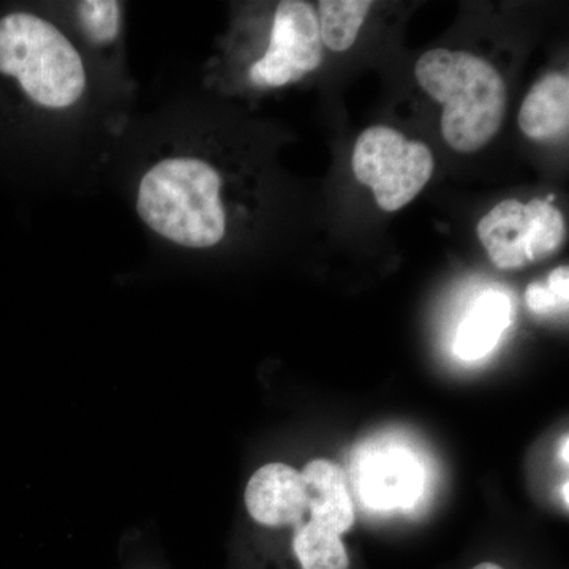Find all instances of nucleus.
I'll use <instances>...</instances> for the list:
<instances>
[{
  "label": "nucleus",
  "instance_id": "1",
  "mask_svg": "<svg viewBox=\"0 0 569 569\" xmlns=\"http://www.w3.org/2000/svg\"><path fill=\"white\" fill-rule=\"evenodd\" d=\"M223 178L208 160L170 156L141 176L137 212L141 222L171 244L209 249L220 244L228 228Z\"/></svg>",
  "mask_w": 569,
  "mask_h": 569
},
{
  "label": "nucleus",
  "instance_id": "2",
  "mask_svg": "<svg viewBox=\"0 0 569 569\" xmlns=\"http://www.w3.org/2000/svg\"><path fill=\"white\" fill-rule=\"evenodd\" d=\"M415 77L443 104L441 133L449 148L470 153L488 146L503 123L507 84L500 71L481 56L437 48L425 52Z\"/></svg>",
  "mask_w": 569,
  "mask_h": 569
},
{
  "label": "nucleus",
  "instance_id": "3",
  "mask_svg": "<svg viewBox=\"0 0 569 569\" xmlns=\"http://www.w3.org/2000/svg\"><path fill=\"white\" fill-rule=\"evenodd\" d=\"M0 73L47 110L74 107L88 88L84 62L66 33L26 11L0 18Z\"/></svg>",
  "mask_w": 569,
  "mask_h": 569
},
{
  "label": "nucleus",
  "instance_id": "4",
  "mask_svg": "<svg viewBox=\"0 0 569 569\" xmlns=\"http://www.w3.org/2000/svg\"><path fill=\"white\" fill-rule=\"evenodd\" d=\"M353 173L369 187L383 211L396 212L421 193L436 170L425 142L410 141L391 127L373 126L356 140Z\"/></svg>",
  "mask_w": 569,
  "mask_h": 569
},
{
  "label": "nucleus",
  "instance_id": "5",
  "mask_svg": "<svg viewBox=\"0 0 569 569\" xmlns=\"http://www.w3.org/2000/svg\"><path fill=\"white\" fill-rule=\"evenodd\" d=\"M477 234L497 268L520 269L559 252L567 224L550 200L523 204L509 198L479 220Z\"/></svg>",
  "mask_w": 569,
  "mask_h": 569
},
{
  "label": "nucleus",
  "instance_id": "6",
  "mask_svg": "<svg viewBox=\"0 0 569 569\" xmlns=\"http://www.w3.org/2000/svg\"><path fill=\"white\" fill-rule=\"evenodd\" d=\"M323 41L317 10L302 0L277 3L268 50L249 69V80L261 89L298 82L323 62Z\"/></svg>",
  "mask_w": 569,
  "mask_h": 569
},
{
  "label": "nucleus",
  "instance_id": "7",
  "mask_svg": "<svg viewBox=\"0 0 569 569\" xmlns=\"http://www.w3.org/2000/svg\"><path fill=\"white\" fill-rule=\"evenodd\" d=\"M244 505L261 529H291L306 516L301 471L283 462L264 463L247 482Z\"/></svg>",
  "mask_w": 569,
  "mask_h": 569
},
{
  "label": "nucleus",
  "instance_id": "8",
  "mask_svg": "<svg viewBox=\"0 0 569 569\" xmlns=\"http://www.w3.org/2000/svg\"><path fill=\"white\" fill-rule=\"evenodd\" d=\"M309 520L342 537L355 523V507L346 471L328 459L310 460L301 470Z\"/></svg>",
  "mask_w": 569,
  "mask_h": 569
},
{
  "label": "nucleus",
  "instance_id": "9",
  "mask_svg": "<svg viewBox=\"0 0 569 569\" xmlns=\"http://www.w3.org/2000/svg\"><path fill=\"white\" fill-rule=\"evenodd\" d=\"M519 127L527 138L535 141L557 140L568 133L567 73L550 71L531 86L519 111Z\"/></svg>",
  "mask_w": 569,
  "mask_h": 569
},
{
  "label": "nucleus",
  "instance_id": "10",
  "mask_svg": "<svg viewBox=\"0 0 569 569\" xmlns=\"http://www.w3.org/2000/svg\"><path fill=\"white\" fill-rule=\"evenodd\" d=\"M512 321V302L498 290L485 291L459 326L455 351L466 361L489 355Z\"/></svg>",
  "mask_w": 569,
  "mask_h": 569
},
{
  "label": "nucleus",
  "instance_id": "11",
  "mask_svg": "<svg viewBox=\"0 0 569 569\" xmlns=\"http://www.w3.org/2000/svg\"><path fill=\"white\" fill-rule=\"evenodd\" d=\"M290 552L298 569H351L342 537L313 520L291 527Z\"/></svg>",
  "mask_w": 569,
  "mask_h": 569
},
{
  "label": "nucleus",
  "instance_id": "12",
  "mask_svg": "<svg viewBox=\"0 0 569 569\" xmlns=\"http://www.w3.org/2000/svg\"><path fill=\"white\" fill-rule=\"evenodd\" d=\"M372 6L370 0H321L317 17L323 44L336 52L350 50Z\"/></svg>",
  "mask_w": 569,
  "mask_h": 569
},
{
  "label": "nucleus",
  "instance_id": "13",
  "mask_svg": "<svg viewBox=\"0 0 569 569\" xmlns=\"http://www.w3.org/2000/svg\"><path fill=\"white\" fill-rule=\"evenodd\" d=\"M78 22L88 40L107 47L121 32L122 6L114 0H86L77 6Z\"/></svg>",
  "mask_w": 569,
  "mask_h": 569
},
{
  "label": "nucleus",
  "instance_id": "14",
  "mask_svg": "<svg viewBox=\"0 0 569 569\" xmlns=\"http://www.w3.org/2000/svg\"><path fill=\"white\" fill-rule=\"evenodd\" d=\"M526 302L533 313L546 316V313L561 312L568 309V302L563 301L548 282H533L529 284L526 291Z\"/></svg>",
  "mask_w": 569,
  "mask_h": 569
},
{
  "label": "nucleus",
  "instance_id": "15",
  "mask_svg": "<svg viewBox=\"0 0 569 569\" xmlns=\"http://www.w3.org/2000/svg\"><path fill=\"white\" fill-rule=\"evenodd\" d=\"M121 569H168L156 560L130 559Z\"/></svg>",
  "mask_w": 569,
  "mask_h": 569
},
{
  "label": "nucleus",
  "instance_id": "16",
  "mask_svg": "<svg viewBox=\"0 0 569 569\" xmlns=\"http://www.w3.org/2000/svg\"><path fill=\"white\" fill-rule=\"evenodd\" d=\"M563 438H565V440L561 441L560 458H561V460H563L565 466H568V445H569V440H568V436H565Z\"/></svg>",
  "mask_w": 569,
  "mask_h": 569
},
{
  "label": "nucleus",
  "instance_id": "17",
  "mask_svg": "<svg viewBox=\"0 0 569 569\" xmlns=\"http://www.w3.org/2000/svg\"><path fill=\"white\" fill-rule=\"evenodd\" d=\"M565 505L568 507V482H565Z\"/></svg>",
  "mask_w": 569,
  "mask_h": 569
}]
</instances>
